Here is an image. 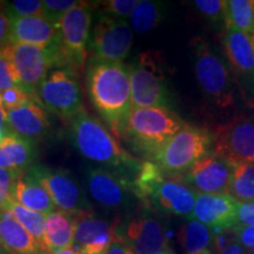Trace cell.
<instances>
[{"mask_svg":"<svg viewBox=\"0 0 254 254\" xmlns=\"http://www.w3.org/2000/svg\"><path fill=\"white\" fill-rule=\"evenodd\" d=\"M226 5L224 0H195L193 1L196 11L213 24H222L226 27Z\"/></svg>","mask_w":254,"mask_h":254,"instance_id":"1f68e13d","label":"cell"},{"mask_svg":"<svg viewBox=\"0 0 254 254\" xmlns=\"http://www.w3.org/2000/svg\"><path fill=\"white\" fill-rule=\"evenodd\" d=\"M4 134H5L4 129H2V128H0V142H1L2 139H4Z\"/></svg>","mask_w":254,"mask_h":254,"instance_id":"f6af8a7d","label":"cell"},{"mask_svg":"<svg viewBox=\"0 0 254 254\" xmlns=\"http://www.w3.org/2000/svg\"><path fill=\"white\" fill-rule=\"evenodd\" d=\"M238 201L228 194L198 193L192 218L213 232L230 230L238 226Z\"/></svg>","mask_w":254,"mask_h":254,"instance_id":"d6986e66","label":"cell"},{"mask_svg":"<svg viewBox=\"0 0 254 254\" xmlns=\"http://www.w3.org/2000/svg\"><path fill=\"white\" fill-rule=\"evenodd\" d=\"M218 254H250L249 252H246L245 250L241 247L239 244L238 243H234L232 244V245H230L227 247V249H225L222 252L218 253Z\"/></svg>","mask_w":254,"mask_h":254,"instance_id":"b9f144b4","label":"cell"},{"mask_svg":"<svg viewBox=\"0 0 254 254\" xmlns=\"http://www.w3.org/2000/svg\"><path fill=\"white\" fill-rule=\"evenodd\" d=\"M37 97L45 109L68 122L84 110L79 75L67 68L52 69Z\"/></svg>","mask_w":254,"mask_h":254,"instance_id":"9c48e42d","label":"cell"},{"mask_svg":"<svg viewBox=\"0 0 254 254\" xmlns=\"http://www.w3.org/2000/svg\"><path fill=\"white\" fill-rule=\"evenodd\" d=\"M0 99H1L2 107H4L5 112H7L9 110L18 109V107L24 106L28 103L33 100H39L37 97L28 93L27 91H25L24 88L20 86H17L11 90L4 92V93L0 94Z\"/></svg>","mask_w":254,"mask_h":254,"instance_id":"e575fe53","label":"cell"},{"mask_svg":"<svg viewBox=\"0 0 254 254\" xmlns=\"http://www.w3.org/2000/svg\"><path fill=\"white\" fill-rule=\"evenodd\" d=\"M222 45L241 93L247 103L254 106V37L225 28Z\"/></svg>","mask_w":254,"mask_h":254,"instance_id":"9a60e30c","label":"cell"},{"mask_svg":"<svg viewBox=\"0 0 254 254\" xmlns=\"http://www.w3.org/2000/svg\"><path fill=\"white\" fill-rule=\"evenodd\" d=\"M11 44V19L4 11H0V51Z\"/></svg>","mask_w":254,"mask_h":254,"instance_id":"ab89813d","label":"cell"},{"mask_svg":"<svg viewBox=\"0 0 254 254\" xmlns=\"http://www.w3.org/2000/svg\"><path fill=\"white\" fill-rule=\"evenodd\" d=\"M237 243L243 247L246 252L254 254V226H244L238 225L234 227Z\"/></svg>","mask_w":254,"mask_h":254,"instance_id":"74e56055","label":"cell"},{"mask_svg":"<svg viewBox=\"0 0 254 254\" xmlns=\"http://www.w3.org/2000/svg\"><path fill=\"white\" fill-rule=\"evenodd\" d=\"M0 253H4V252H2V247L1 246H0Z\"/></svg>","mask_w":254,"mask_h":254,"instance_id":"bcb514c9","label":"cell"},{"mask_svg":"<svg viewBox=\"0 0 254 254\" xmlns=\"http://www.w3.org/2000/svg\"><path fill=\"white\" fill-rule=\"evenodd\" d=\"M138 2L136 0H110L100 2V6L104 9V14L125 20V18L131 17Z\"/></svg>","mask_w":254,"mask_h":254,"instance_id":"d590c367","label":"cell"},{"mask_svg":"<svg viewBox=\"0 0 254 254\" xmlns=\"http://www.w3.org/2000/svg\"><path fill=\"white\" fill-rule=\"evenodd\" d=\"M0 254H5V253H0Z\"/></svg>","mask_w":254,"mask_h":254,"instance_id":"c3c4849f","label":"cell"},{"mask_svg":"<svg viewBox=\"0 0 254 254\" xmlns=\"http://www.w3.org/2000/svg\"><path fill=\"white\" fill-rule=\"evenodd\" d=\"M212 152L232 165L254 161V122L234 118L219 127L214 134Z\"/></svg>","mask_w":254,"mask_h":254,"instance_id":"2e32d148","label":"cell"},{"mask_svg":"<svg viewBox=\"0 0 254 254\" xmlns=\"http://www.w3.org/2000/svg\"><path fill=\"white\" fill-rule=\"evenodd\" d=\"M19 86L13 66L9 63L5 51H0V94Z\"/></svg>","mask_w":254,"mask_h":254,"instance_id":"8d00e7d4","label":"cell"},{"mask_svg":"<svg viewBox=\"0 0 254 254\" xmlns=\"http://www.w3.org/2000/svg\"><path fill=\"white\" fill-rule=\"evenodd\" d=\"M92 4L81 1L60 18V40L56 47V68H67L79 75L84 71L90 41Z\"/></svg>","mask_w":254,"mask_h":254,"instance_id":"52a82bcc","label":"cell"},{"mask_svg":"<svg viewBox=\"0 0 254 254\" xmlns=\"http://www.w3.org/2000/svg\"><path fill=\"white\" fill-rule=\"evenodd\" d=\"M81 1L77 0H44L43 17L49 19L52 23H58L68 11L78 6Z\"/></svg>","mask_w":254,"mask_h":254,"instance_id":"836d02e7","label":"cell"},{"mask_svg":"<svg viewBox=\"0 0 254 254\" xmlns=\"http://www.w3.org/2000/svg\"><path fill=\"white\" fill-rule=\"evenodd\" d=\"M199 254H214V252L212 250H209V249H207V250H205V251H202L201 253H199Z\"/></svg>","mask_w":254,"mask_h":254,"instance_id":"ee69618b","label":"cell"},{"mask_svg":"<svg viewBox=\"0 0 254 254\" xmlns=\"http://www.w3.org/2000/svg\"><path fill=\"white\" fill-rule=\"evenodd\" d=\"M6 126H8L7 120H6V112H5L4 107H2L1 99H0V128L5 129Z\"/></svg>","mask_w":254,"mask_h":254,"instance_id":"7bdbcfd3","label":"cell"},{"mask_svg":"<svg viewBox=\"0 0 254 254\" xmlns=\"http://www.w3.org/2000/svg\"><path fill=\"white\" fill-rule=\"evenodd\" d=\"M72 144L82 157L133 182L141 161L127 152L100 120L82 110L69 120Z\"/></svg>","mask_w":254,"mask_h":254,"instance_id":"7a4b0ae2","label":"cell"},{"mask_svg":"<svg viewBox=\"0 0 254 254\" xmlns=\"http://www.w3.org/2000/svg\"><path fill=\"white\" fill-rule=\"evenodd\" d=\"M4 8L9 19L43 17V1L40 0H14L5 2Z\"/></svg>","mask_w":254,"mask_h":254,"instance_id":"4dcf8cb0","label":"cell"},{"mask_svg":"<svg viewBox=\"0 0 254 254\" xmlns=\"http://www.w3.org/2000/svg\"><path fill=\"white\" fill-rule=\"evenodd\" d=\"M132 106L134 109L168 107L171 103L164 59L158 51H145L129 65Z\"/></svg>","mask_w":254,"mask_h":254,"instance_id":"ba28073f","label":"cell"},{"mask_svg":"<svg viewBox=\"0 0 254 254\" xmlns=\"http://www.w3.org/2000/svg\"><path fill=\"white\" fill-rule=\"evenodd\" d=\"M163 254H173V253H171V252H165V253H163Z\"/></svg>","mask_w":254,"mask_h":254,"instance_id":"7dc6e473","label":"cell"},{"mask_svg":"<svg viewBox=\"0 0 254 254\" xmlns=\"http://www.w3.org/2000/svg\"><path fill=\"white\" fill-rule=\"evenodd\" d=\"M232 171L233 165L211 152L190 168L183 179L196 193L228 194Z\"/></svg>","mask_w":254,"mask_h":254,"instance_id":"e0dca14e","label":"cell"},{"mask_svg":"<svg viewBox=\"0 0 254 254\" xmlns=\"http://www.w3.org/2000/svg\"><path fill=\"white\" fill-rule=\"evenodd\" d=\"M20 174L15 171L0 168V212L7 211L14 202V187Z\"/></svg>","mask_w":254,"mask_h":254,"instance_id":"d6a6232c","label":"cell"},{"mask_svg":"<svg viewBox=\"0 0 254 254\" xmlns=\"http://www.w3.org/2000/svg\"><path fill=\"white\" fill-rule=\"evenodd\" d=\"M13 200L23 207L43 215H49L57 211V206L47 190L26 171L18 178Z\"/></svg>","mask_w":254,"mask_h":254,"instance_id":"603a6c76","label":"cell"},{"mask_svg":"<svg viewBox=\"0 0 254 254\" xmlns=\"http://www.w3.org/2000/svg\"><path fill=\"white\" fill-rule=\"evenodd\" d=\"M33 144L14 133H8L0 142V168L24 173L33 166Z\"/></svg>","mask_w":254,"mask_h":254,"instance_id":"cb8c5ba5","label":"cell"},{"mask_svg":"<svg viewBox=\"0 0 254 254\" xmlns=\"http://www.w3.org/2000/svg\"><path fill=\"white\" fill-rule=\"evenodd\" d=\"M226 27L254 37V0H230L226 5Z\"/></svg>","mask_w":254,"mask_h":254,"instance_id":"83f0119b","label":"cell"},{"mask_svg":"<svg viewBox=\"0 0 254 254\" xmlns=\"http://www.w3.org/2000/svg\"><path fill=\"white\" fill-rule=\"evenodd\" d=\"M186 125L185 120L168 107L134 109L129 116L124 139L136 151L152 159Z\"/></svg>","mask_w":254,"mask_h":254,"instance_id":"277c9868","label":"cell"},{"mask_svg":"<svg viewBox=\"0 0 254 254\" xmlns=\"http://www.w3.org/2000/svg\"><path fill=\"white\" fill-rule=\"evenodd\" d=\"M105 254H135L128 246L124 243L123 240L114 238L109 249H107Z\"/></svg>","mask_w":254,"mask_h":254,"instance_id":"60d3db41","label":"cell"},{"mask_svg":"<svg viewBox=\"0 0 254 254\" xmlns=\"http://www.w3.org/2000/svg\"><path fill=\"white\" fill-rule=\"evenodd\" d=\"M8 212L17 219L19 224L26 230L32 237L40 244L44 249L45 246V226H46V215H43L37 212L23 207L21 205L13 202L9 206ZM47 251V250H46Z\"/></svg>","mask_w":254,"mask_h":254,"instance_id":"f546056e","label":"cell"},{"mask_svg":"<svg viewBox=\"0 0 254 254\" xmlns=\"http://www.w3.org/2000/svg\"><path fill=\"white\" fill-rule=\"evenodd\" d=\"M86 186L91 198L109 211H128L133 206L132 183L114 171L91 167L86 173Z\"/></svg>","mask_w":254,"mask_h":254,"instance_id":"5bb4252c","label":"cell"},{"mask_svg":"<svg viewBox=\"0 0 254 254\" xmlns=\"http://www.w3.org/2000/svg\"><path fill=\"white\" fill-rule=\"evenodd\" d=\"M190 49L196 82L205 99L219 110L231 107L234 103V87L224 59L200 36L190 39Z\"/></svg>","mask_w":254,"mask_h":254,"instance_id":"5b68a950","label":"cell"},{"mask_svg":"<svg viewBox=\"0 0 254 254\" xmlns=\"http://www.w3.org/2000/svg\"><path fill=\"white\" fill-rule=\"evenodd\" d=\"M133 44L131 25L124 19L101 14L94 25L90 44L92 58L101 62L123 63Z\"/></svg>","mask_w":254,"mask_h":254,"instance_id":"7c38bea8","label":"cell"},{"mask_svg":"<svg viewBox=\"0 0 254 254\" xmlns=\"http://www.w3.org/2000/svg\"><path fill=\"white\" fill-rule=\"evenodd\" d=\"M60 40L58 24L45 17L11 19V44H30L43 49H56Z\"/></svg>","mask_w":254,"mask_h":254,"instance_id":"44dd1931","label":"cell"},{"mask_svg":"<svg viewBox=\"0 0 254 254\" xmlns=\"http://www.w3.org/2000/svg\"><path fill=\"white\" fill-rule=\"evenodd\" d=\"M135 198L155 212L192 218L198 193L182 177L167 176L154 161H142L132 182Z\"/></svg>","mask_w":254,"mask_h":254,"instance_id":"3957f363","label":"cell"},{"mask_svg":"<svg viewBox=\"0 0 254 254\" xmlns=\"http://www.w3.org/2000/svg\"><path fill=\"white\" fill-rule=\"evenodd\" d=\"M114 238L123 240L135 254H163L167 251V238L157 217L146 207L128 218L125 224L118 222Z\"/></svg>","mask_w":254,"mask_h":254,"instance_id":"4fadbf2b","label":"cell"},{"mask_svg":"<svg viewBox=\"0 0 254 254\" xmlns=\"http://www.w3.org/2000/svg\"><path fill=\"white\" fill-rule=\"evenodd\" d=\"M74 218L65 212L55 211L46 215L45 246L50 254H58L74 243Z\"/></svg>","mask_w":254,"mask_h":254,"instance_id":"d4e9b609","label":"cell"},{"mask_svg":"<svg viewBox=\"0 0 254 254\" xmlns=\"http://www.w3.org/2000/svg\"><path fill=\"white\" fill-rule=\"evenodd\" d=\"M74 218L75 249L84 254H105L114 240L116 225L95 217L92 212L72 215Z\"/></svg>","mask_w":254,"mask_h":254,"instance_id":"ac0fdd59","label":"cell"},{"mask_svg":"<svg viewBox=\"0 0 254 254\" xmlns=\"http://www.w3.org/2000/svg\"><path fill=\"white\" fill-rule=\"evenodd\" d=\"M6 120L14 134L32 144L43 140L51 128L49 116L39 100L7 111Z\"/></svg>","mask_w":254,"mask_h":254,"instance_id":"ffe728a7","label":"cell"},{"mask_svg":"<svg viewBox=\"0 0 254 254\" xmlns=\"http://www.w3.org/2000/svg\"><path fill=\"white\" fill-rule=\"evenodd\" d=\"M4 51L13 66L19 86L37 97L40 85L52 71V67H56L55 49L12 43Z\"/></svg>","mask_w":254,"mask_h":254,"instance_id":"30bf717a","label":"cell"},{"mask_svg":"<svg viewBox=\"0 0 254 254\" xmlns=\"http://www.w3.org/2000/svg\"><path fill=\"white\" fill-rule=\"evenodd\" d=\"M179 240L186 254H199L213 243V232L202 222L190 218L183 225Z\"/></svg>","mask_w":254,"mask_h":254,"instance_id":"484cf974","label":"cell"},{"mask_svg":"<svg viewBox=\"0 0 254 254\" xmlns=\"http://www.w3.org/2000/svg\"><path fill=\"white\" fill-rule=\"evenodd\" d=\"M0 246L9 254H50L8 211L0 212Z\"/></svg>","mask_w":254,"mask_h":254,"instance_id":"7402d4cb","label":"cell"},{"mask_svg":"<svg viewBox=\"0 0 254 254\" xmlns=\"http://www.w3.org/2000/svg\"><path fill=\"white\" fill-rule=\"evenodd\" d=\"M90 101L117 139H124L133 110L131 71L125 63L91 59L86 68Z\"/></svg>","mask_w":254,"mask_h":254,"instance_id":"6da1fadb","label":"cell"},{"mask_svg":"<svg viewBox=\"0 0 254 254\" xmlns=\"http://www.w3.org/2000/svg\"><path fill=\"white\" fill-rule=\"evenodd\" d=\"M214 135L204 127L187 125L151 159L164 173L184 177L194 165L212 152Z\"/></svg>","mask_w":254,"mask_h":254,"instance_id":"8992f818","label":"cell"},{"mask_svg":"<svg viewBox=\"0 0 254 254\" xmlns=\"http://www.w3.org/2000/svg\"><path fill=\"white\" fill-rule=\"evenodd\" d=\"M164 15V4L160 1L141 0L129 17V25L138 34H146L160 23Z\"/></svg>","mask_w":254,"mask_h":254,"instance_id":"f1b7e54d","label":"cell"},{"mask_svg":"<svg viewBox=\"0 0 254 254\" xmlns=\"http://www.w3.org/2000/svg\"><path fill=\"white\" fill-rule=\"evenodd\" d=\"M238 225L254 226V202H238Z\"/></svg>","mask_w":254,"mask_h":254,"instance_id":"f35d334b","label":"cell"},{"mask_svg":"<svg viewBox=\"0 0 254 254\" xmlns=\"http://www.w3.org/2000/svg\"><path fill=\"white\" fill-rule=\"evenodd\" d=\"M26 172L47 190L60 211L71 215L91 212V205L84 190L66 170L33 165Z\"/></svg>","mask_w":254,"mask_h":254,"instance_id":"8fae6325","label":"cell"},{"mask_svg":"<svg viewBox=\"0 0 254 254\" xmlns=\"http://www.w3.org/2000/svg\"><path fill=\"white\" fill-rule=\"evenodd\" d=\"M228 195L238 202H254V161L233 165Z\"/></svg>","mask_w":254,"mask_h":254,"instance_id":"4316f807","label":"cell"}]
</instances>
